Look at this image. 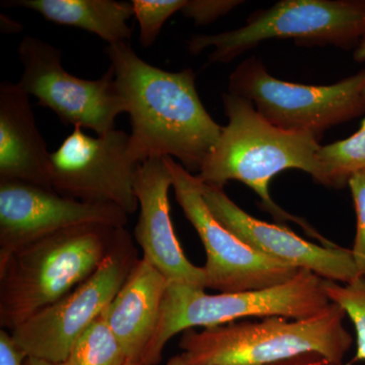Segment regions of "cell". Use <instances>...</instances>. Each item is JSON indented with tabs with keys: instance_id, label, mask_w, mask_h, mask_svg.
Returning <instances> with one entry per match:
<instances>
[{
	"instance_id": "obj_1",
	"label": "cell",
	"mask_w": 365,
	"mask_h": 365,
	"mask_svg": "<svg viewBox=\"0 0 365 365\" xmlns=\"http://www.w3.org/2000/svg\"><path fill=\"white\" fill-rule=\"evenodd\" d=\"M120 95L130 116V150L141 163L151 158H172L191 174L200 172L215 150L222 127L199 98L195 73L150 66L129 43L108 45Z\"/></svg>"
},
{
	"instance_id": "obj_2",
	"label": "cell",
	"mask_w": 365,
	"mask_h": 365,
	"mask_svg": "<svg viewBox=\"0 0 365 365\" xmlns=\"http://www.w3.org/2000/svg\"><path fill=\"white\" fill-rule=\"evenodd\" d=\"M228 118L222 135L200 172L195 175L203 184L225 187L239 181L253 190L263 210L277 222L297 223L309 237L325 246H335L317 232L304 218L290 215L269 193L271 181L287 170H299L318 177L319 139L309 133L282 130L259 114L251 101L223 93Z\"/></svg>"
},
{
	"instance_id": "obj_3",
	"label": "cell",
	"mask_w": 365,
	"mask_h": 365,
	"mask_svg": "<svg viewBox=\"0 0 365 365\" xmlns=\"http://www.w3.org/2000/svg\"><path fill=\"white\" fill-rule=\"evenodd\" d=\"M342 307L331 302L306 319L269 317L260 321L189 329L182 333L176 355L180 365H269L304 353L344 362L354 339L346 329Z\"/></svg>"
},
{
	"instance_id": "obj_4",
	"label": "cell",
	"mask_w": 365,
	"mask_h": 365,
	"mask_svg": "<svg viewBox=\"0 0 365 365\" xmlns=\"http://www.w3.org/2000/svg\"><path fill=\"white\" fill-rule=\"evenodd\" d=\"M121 228L81 225L14 251L0 262V326L18 328L95 272Z\"/></svg>"
},
{
	"instance_id": "obj_5",
	"label": "cell",
	"mask_w": 365,
	"mask_h": 365,
	"mask_svg": "<svg viewBox=\"0 0 365 365\" xmlns=\"http://www.w3.org/2000/svg\"><path fill=\"white\" fill-rule=\"evenodd\" d=\"M323 280L311 271L299 270L292 279L274 287L216 294H206L203 288L170 282L157 330L141 364H160L167 343L189 329L212 328L249 318L306 319L321 313L331 304Z\"/></svg>"
},
{
	"instance_id": "obj_6",
	"label": "cell",
	"mask_w": 365,
	"mask_h": 365,
	"mask_svg": "<svg viewBox=\"0 0 365 365\" xmlns=\"http://www.w3.org/2000/svg\"><path fill=\"white\" fill-rule=\"evenodd\" d=\"M365 38L364 0H282L256 11L237 30L196 35L188 43L192 54L213 48L211 63H228L268 40L292 39L295 44L335 46L352 49Z\"/></svg>"
},
{
	"instance_id": "obj_7",
	"label": "cell",
	"mask_w": 365,
	"mask_h": 365,
	"mask_svg": "<svg viewBox=\"0 0 365 365\" xmlns=\"http://www.w3.org/2000/svg\"><path fill=\"white\" fill-rule=\"evenodd\" d=\"M228 88L251 101L273 126L319 140L329 129L365 114V67L334 85L307 86L274 78L260 59L251 57L235 67Z\"/></svg>"
},
{
	"instance_id": "obj_8",
	"label": "cell",
	"mask_w": 365,
	"mask_h": 365,
	"mask_svg": "<svg viewBox=\"0 0 365 365\" xmlns=\"http://www.w3.org/2000/svg\"><path fill=\"white\" fill-rule=\"evenodd\" d=\"M137 252L125 228L97 270L58 302L11 331L26 356L61 364L72 346L111 304L135 265Z\"/></svg>"
},
{
	"instance_id": "obj_9",
	"label": "cell",
	"mask_w": 365,
	"mask_h": 365,
	"mask_svg": "<svg viewBox=\"0 0 365 365\" xmlns=\"http://www.w3.org/2000/svg\"><path fill=\"white\" fill-rule=\"evenodd\" d=\"M18 53L24 67L19 85L38 104L52 110L64 124L98 136L116 129V118L126 113V105L112 66L93 81L72 76L62 66L61 52L32 36L21 40Z\"/></svg>"
},
{
	"instance_id": "obj_10",
	"label": "cell",
	"mask_w": 365,
	"mask_h": 365,
	"mask_svg": "<svg viewBox=\"0 0 365 365\" xmlns=\"http://www.w3.org/2000/svg\"><path fill=\"white\" fill-rule=\"evenodd\" d=\"M165 160L172 174L177 202L205 250L206 289L218 292L258 290L294 277L299 269L264 256L223 227L206 205L198 178L174 158Z\"/></svg>"
},
{
	"instance_id": "obj_11",
	"label": "cell",
	"mask_w": 365,
	"mask_h": 365,
	"mask_svg": "<svg viewBox=\"0 0 365 365\" xmlns=\"http://www.w3.org/2000/svg\"><path fill=\"white\" fill-rule=\"evenodd\" d=\"M140 165L130 150V134L113 130L91 136L73 131L50 157V184L61 195L111 204L131 215L139 208L134 177Z\"/></svg>"
},
{
	"instance_id": "obj_12",
	"label": "cell",
	"mask_w": 365,
	"mask_h": 365,
	"mask_svg": "<svg viewBox=\"0 0 365 365\" xmlns=\"http://www.w3.org/2000/svg\"><path fill=\"white\" fill-rule=\"evenodd\" d=\"M128 215L21 181H0V262L31 242L81 225L125 228Z\"/></svg>"
},
{
	"instance_id": "obj_13",
	"label": "cell",
	"mask_w": 365,
	"mask_h": 365,
	"mask_svg": "<svg viewBox=\"0 0 365 365\" xmlns=\"http://www.w3.org/2000/svg\"><path fill=\"white\" fill-rule=\"evenodd\" d=\"M204 201L216 220L259 253L281 263L311 271L324 280L351 283L360 278L351 249L307 241L287 225L255 218L227 196L225 187L200 182Z\"/></svg>"
},
{
	"instance_id": "obj_14",
	"label": "cell",
	"mask_w": 365,
	"mask_h": 365,
	"mask_svg": "<svg viewBox=\"0 0 365 365\" xmlns=\"http://www.w3.org/2000/svg\"><path fill=\"white\" fill-rule=\"evenodd\" d=\"M173 177L165 158H151L137 168L134 193L139 204L135 241L169 282L206 289L203 267L189 261L178 240L170 220V189Z\"/></svg>"
},
{
	"instance_id": "obj_15",
	"label": "cell",
	"mask_w": 365,
	"mask_h": 365,
	"mask_svg": "<svg viewBox=\"0 0 365 365\" xmlns=\"http://www.w3.org/2000/svg\"><path fill=\"white\" fill-rule=\"evenodd\" d=\"M50 157L29 95L19 83L0 86V181H21L52 189ZM53 190V189H52Z\"/></svg>"
},
{
	"instance_id": "obj_16",
	"label": "cell",
	"mask_w": 365,
	"mask_h": 365,
	"mask_svg": "<svg viewBox=\"0 0 365 365\" xmlns=\"http://www.w3.org/2000/svg\"><path fill=\"white\" fill-rule=\"evenodd\" d=\"M169 283L143 257L137 260L123 287L103 312L127 359L139 364L143 361L157 330L160 307Z\"/></svg>"
},
{
	"instance_id": "obj_17",
	"label": "cell",
	"mask_w": 365,
	"mask_h": 365,
	"mask_svg": "<svg viewBox=\"0 0 365 365\" xmlns=\"http://www.w3.org/2000/svg\"><path fill=\"white\" fill-rule=\"evenodd\" d=\"M4 6L25 7L59 25L76 26L109 43H129L134 16L131 2L116 0H16Z\"/></svg>"
},
{
	"instance_id": "obj_18",
	"label": "cell",
	"mask_w": 365,
	"mask_h": 365,
	"mask_svg": "<svg viewBox=\"0 0 365 365\" xmlns=\"http://www.w3.org/2000/svg\"><path fill=\"white\" fill-rule=\"evenodd\" d=\"M318 160L314 181L329 188H345L353 175L365 173V119L351 136L321 146Z\"/></svg>"
},
{
	"instance_id": "obj_19",
	"label": "cell",
	"mask_w": 365,
	"mask_h": 365,
	"mask_svg": "<svg viewBox=\"0 0 365 365\" xmlns=\"http://www.w3.org/2000/svg\"><path fill=\"white\" fill-rule=\"evenodd\" d=\"M128 361L101 314L72 346L68 356L58 365H125Z\"/></svg>"
},
{
	"instance_id": "obj_20",
	"label": "cell",
	"mask_w": 365,
	"mask_h": 365,
	"mask_svg": "<svg viewBox=\"0 0 365 365\" xmlns=\"http://www.w3.org/2000/svg\"><path fill=\"white\" fill-rule=\"evenodd\" d=\"M323 287L329 300L344 309L355 331V354L350 364L365 362V278L343 284L323 280Z\"/></svg>"
},
{
	"instance_id": "obj_21",
	"label": "cell",
	"mask_w": 365,
	"mask_h": 365,
	"mask_svg": "<svg viewBox=\"0 0 365 365\" xmlns=\"http://www.w3.org/2000/svg\"><path fill=\"white\" fill-rule=\"evenodd\" d=\"M131 4L140 28L139 41L148 48L155 44L165 21L181 11L187 0H132Z\"/></svg>"
},
{
	"instance_id": "obj_22",
	"label": "cell",
	"mask_w": 365,
	"mask_h": 365,
	"mask_svg": "<svg viewBox=\"0 0 365 365\" xmlns=\"http://www.w3.org/2000/svg\"><path fill=\"white\" fill-rule=\"evenodd\" d=\"M348 187L351 192L356 215V234L351 249L352 257L360 277L365 278V173L353 175L348 182Z\"/></svg>"
},
{
	"instance_id": "obj_23",
	"label": "cell",
	"mask_w": 365,
	"mask_h": 365,
	"mask_svg": "<svg viewBox=\"0 0 365 365\" xmlns=\"http://www.w3.org/2000/svg\"><path fill=\"white\" fill-rule=\"evenodd\" d=\"M242 4L239 0H187L181 13L196 25H208Z\"/></svg>"
},
{
	"instance_id": "obj_24",
	"label": "cell",
	"mask_w": 365,
	"mask_h": 365,
	"mask_svg": "<svg viewBox=\"0 0 365 365\" xmlns=\"http://www.w3.org/2000/svg\"><path fill=\"white\" fill-rule=\"evenodd\" d=\"M25 352L14 342L9 331L0 330V365H25Z\"/></svg>"
},
{
	"instance_id": "obj_25",
	"label": "cell",
	"mask_w": 365,
	"mask_h": 365,
	"mask_svg": "<svg viewBox=\"0 0 365 365\" xmlns=\"http://www.w3.org/2000/svg\"><path fill=\"white\" fill-rule=\"evenodd\" d=\"M269 365H351L345 362H336L318 353H304L292 359L281 360Z\"/></svg>"
},
{
	"instance_id": "obj_26",
	"label": "cell",
	"mask_w": 365,
	"mask_h": 365,
	"mask_svg": "<svg viewBox=\"0 0 365 365\" xmlns=\"http://www.w3.org/2000/svg\"><path fill=\"white\" fill-rule=\"evenodd\" d=\"M354 59L357 62L365 61V38L360 41L359 45L355 49Z\"/></svg>"
},
{
	"instance_id": "obj_27",
	"label": "cell",
	"mask_w": 365,
	"mask_h": 365,
	"mask_svg": "<svg viewBox=\"0 0 365 365\" xmlns=\"http://www.w3.org/2000/svg\"><path fill=\"white\" fill-rule=\"evenodd\" d=\"M25 365H58V364H52V362L46 361V360L28 357L26 359Z\"/></svg>"
},
{
	"instance_id": "obj_28",
	"label": "cell",
	"mask_w": 365,
	"mask_h": 365,
	"mask_svg": "<svg viewBox=\"0 0 365 365\" xmlns=\"http://www.w3.org/2000/svg\"><path fill=\"white\" fill-rule=\"evenodd\" d=\"M165 365H180L179 362H178L176 355H174Z\"/></svg>"
},
{
	"instance_id": "obj_29",
	"label": "cell",
	"mask_w": 365,
	"mask_h": 365,
	"mask_svg": "<svg viewBox=\"0 0 365 365\" xmlns=\"http://www.w3.org/2000/svg\"><path fill=\"white\" fill-rule=\"evenodd\" d=\"M125 365H143V364H139V362H134V361H131V360H128V361H127L126 364H125Z\"/></svg>"
}]
</instances>
